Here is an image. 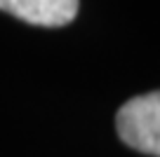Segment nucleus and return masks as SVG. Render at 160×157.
<instances>
[{"mask_svg":"<svg viewBox=\"0 0 160 157\" xmlns=\"http://www.w3.org/2000/svg\"><path fill=\"white\" fill-rule=\"evenodd\" d=\"M115 129L132 150L160 157V89L122 103L115 115Z\"/></svg>","mask_w":160,"mask_h":157,"instance_id":"nucleus-1","label":"nucleus"},{"mask_svg":"<svg viewBox=\"0 0 160 157\" xmlns=\"http://www.w3.org/2000/svg\"><path fill=\"white\" fill-rule=\"evenodd\" d=\"M78 0H0V10L33 26L57 28L75 19Z\"/></svg>","mask_w":160,"mask_h":157,"instance_id":"nucleus-2","label":"nucleus"}]
</instances>
